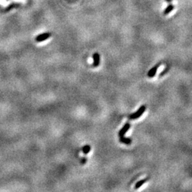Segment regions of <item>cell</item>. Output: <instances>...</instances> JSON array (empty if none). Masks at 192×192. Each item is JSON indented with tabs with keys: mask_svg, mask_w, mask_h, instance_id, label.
Returning <instances> with one entry per match:
<instances>
[{
	"mask_svg": "<svg viewBox=\"0 0 192 192\" xmlns=\"http://www.w3.org/2000/svg\"><path fill=\"white\" fill-rule=\"evenodd\" d=\"M145 110H146V107H145V105H142L141 107L138 109L137 111H136L134 113L132 114V115H130L129 116V119H130V120L137 119V118H139V117L141 116L145 112Z\"/></svg>",
	"mask_w": 192,
	"mask_h": 192,
	"instance_id": "cell-1",
	"label": "cell"
},
{
	"mask_svg": "<svg viewBox=\"0 0 192 192\" xmlns=\"http://www.w3.org/2000/svg\"><path fill=\"white\" fill-rule=\"evenodd\" d=\"M50 36H51V33H42V34H40L38 36H36V41L37 42H41V41H44L48 39Z\"/></svg>",
	"mask_w": 192,
	"mask_h": 192,
	"instance_id": "cell-2",
	"label": "cell"
},
{
	"mask_svg": "<svg viewBox=\"0 0 192 192\" xmlns=\"http://www.w3.org/2000/svg\"><path fill=\"white\" fill-rule=\"evenodd\" d=\"M130 124L129 123H127L125 124V125L123 126V127L120 130V132H119V133H118V134H119V137L124 136V134H125L127 131H128V130L130 129Z\"/></svg>",
	"mask_w": 192,
	"mask_h": 192,
	"instance_id": "cell-3",
	"label": "cell"
},
{
	"mask_svg": "<svg viewBox=\"0 0 192 192\" xmlns=\"http://www.w3.org/2000/svg\"><path fill=\"white\" fill-rule=\"evenodd\" d=\"M161 65V63H158V64H156L155 66H154L153 68H152L148 72V76L149 77V78H152V77H154V76H155L156 75V71H157V69H158V68H159V66Z\"/></svg>",
	"mask_w": 192,
	"mask_h": 192,
	"instance_id": "cell-4",
	"label": "cell"
},
{
	"mask_svg": "<svg viewBox=\"0 0 192 192\" xmlns=\"http://www.w3.org/2000/svg\"><path fill=\"white\" fill-rule=\"evenodd\" d=\"M93 60H94V62H93L92 66L93 67L98 66L100 64V55L98 54V53H95L93 54Z\"/></svg>",
	"mask_w": 192,
	"mask_h": 192,
	"instance_id": "cell-5",
	"label": "cell"
},
{
	"mask_svg": "<svg viewBox=\"0 0 192 192\" xmlns=\"http://www.w3.org/2000/svg\"><path fill=\"white\" fill-rule=\"evenodd\" d=\"M120 141L121 142L124 143V144H126V145H130V144L132 143V139H131L125 137L124 136L120 137Z\"/></svg>",
	"mask_w": 192,
	"mask_h": 192,
	"instance_id": "cell-6",
	"label": "cell"
},
{
	"mask_svg": "<svg viewBox=\"0 0 192 192\" xmlns=\"http://www.w3.org/2000/svg\"><path fill=\"white\" fill-rule=\"evenodd\" d=\"M91 151V146L90 145H85L83 148V152L85 154H87L89 153V152Z\"/></svg>",
	"mask_w": 192,
	"mask_h": 192,
	"instance_id": "cell-7",
	"label": "cell"
},
{
	"mask_svg": "<svg viewBox=\"0 0 192 192\" xmlns=\"http://www.w3.org/2000/svg\"><path fill=\"white\" fill-rule=\"evenodd\" d=\"M147 181V179H142V180H140V181H139L138 182L136 183V184H135V188H139L140 186H142V185L145 184V182Z\"/></svg>",
	"mask_w": 192,
	"mask_h": 192,
	"instance_id": "cell-8",
	"label": "cell"
},
{
	"mask_svg": "<svg viewBox=\"0 0 192 192\" xmlns=\"http://www.w3.org/2000/svg\"><path fill=\"white\" fill-rule=\"evenodd\" d=\"M174 9V6L173 5H169V6H168L166 9H165V10H164V14H169V12L172 11Z\"/></svg>",
	"mask_w": 192,
	"mask_h": 192,
	"instance_id": "cell-9",
	"label": "cell"
},
{
	"mask_svg": "<svg viewBox=\"0 0 192 192\" xmlns=\"http://www.w3.org/2000/svg\"><path fill=\"white\" fill-rule=\"evenodd\" d=\"M167 70H168V68H167V70H164V71H162V73L160 74V76H162L164 74V73H166V72H167Z\"/></svg>",
	"mask_w": 192,
	"mask_h": 192,
	"instance_id": "cell-10",
	"label": "cell"
},
{
	"mask_svg": "<svg viewBox=\"0 0 192 192\" xmlns=\"http://www.w3.org/2000/svg\"><path fill=\"white\" fill-rule=\"evenodd\" d=\"M167 1H168V2H171V0H167Z\"/></svg>",
	"mask_w": 192,
	"mask_h": 192,
	"instance_id": "cell-11",
	"label": "cell"
}]
</instances>
